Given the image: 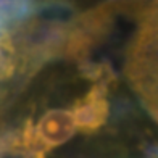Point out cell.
Segmentation results:
<instances>
[{"mask_svg":"<svg viewBox=\"0 0 158 158\" xmlns=\"http://www.w3.org/2000/svg\"><path fill=\"white\" fill-rule=\"evenodd\" d=\"M5 148H6V135H5L3 127L0 126V156H2V153H3Z\"/></svg>","mask_w":158,"mask_h":158,"instance_id":"obj_5","label":"cell"},{"mask_svg":"<svg viewBox=\"0 0 158 158\" xmlns=\"http://www.w3.org/2000/svg\"><path fill=\"white\" fill-rule=\"evenodd\" d=\"M76 132L73 111L48 108L39 118L29 116L11 137V148L23 158H47L52 150L66 143Z\"/></svg>","mask_w":158,"mask_h":158,"instance_id":"obj_2","label":"cell"},{"mask_svg":"<svg viewBox=\"0 0 158 158\" xmlns=\"http://www.w3.org/2000/svg\"><path fill=\"white\" fill-rule=\"evenodd\" d=\"M137 19L124 55V77L158 123V2L131 8Z\"/></svg>","mask_w":158,"mask_h":158,"instance_id":"obj_1","label":"cell"},{"mask_svg":"<svg viewBox=\"0 0 158 158\" xmlns=\"http://www.w3.org/2000/svg\"><path fill=\"white\" fill-rule=\"evenodd\" d=\"M110 85L94 82L85 94L73 103V118L76 131L85 135H94L110 118Z\"/></svg>","mask_w":158,"mask_h":158,"instance_id":"obj_4","label":"cell"},{"mask_svg":"<svg viewBox=\"0 0 158 158\" xmlns=\"http://www.w3.org/2000/svg\"><path fill=\"white\" fill-rule=\"evenodd\" d=\"M29 27L27 21L16 29H0V85L21 74H31L44 64Z\"/></svg>","mask_w":158,"mask_h":158,"instance_id":"obj_3","label":"cell"}]
</instances>
